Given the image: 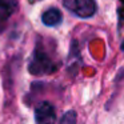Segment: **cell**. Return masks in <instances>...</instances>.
I'll list each match as a JSON object with an SVG mask.
<instances>
[{"instance_id":"obj_7","label":"cell","mask_w":124,"mask_h":124,"mask_svg":"<svg viewBox=\"0 0 124 124\" xmlns=\"http://www.w3.org/2000/svg\"><path fill=\"white\" fill-rule=\"evenodd\" d=\"M121 51H123V54H124V40H123V43H121Z\"/></svg>"},{"instance_id":"obj_1","label":"cell","mask_w":124,"mask_h":124,"mask_svg":"<svg viewBox=\"0 0 124 124\" xmlns=\"http://www.w3.org/2000/svg\"><path fill=\"white\" fill-rule=\"evenodd\" d=\"M31 73L33 75H44V73H52L56 70L55 63L49 59V56L41 49H35L32 60L28 67Z\"/></svg>"},{"instance_id":"obj_6","label":"cell","mask_w":124,"mask_h":124,"mask_svg":"<svg viewBox=\"0 0 124 124\" xmlns=\"http://www.w3.org/2000/svg\"><path fill=\"white\" fill-rule=\"evenodd\" d=\"M75 121H76V113L71 111V112L65 113V115L63 116L60 124H75Z\"/></svg>"},{"instance_id":"obj_3","label":"cell","mask_w":124,"mask_h":124,"mask_svg":"<svg viewBox=\"0 0 124 124\" xmlns=\"http://www.w3.org/2000/svg\"><path fill=\"white\" fill-rule=\"evenodd\" d=\"M79 17L88 19L96 14V1L95 0H73V6L70 7Z\"/></svg>"},{"instance_id":"obj_2","label":"cell","mask_w":124,"mask_h":124,"mask_svg":"<svg viewBox=\"0 0 124 124\" xmlns=\"http://www.w3.org/2000/svg\"><path fill=\"white\" fill-rule=\"evenodd\" d=\"M36 123L38 124H56V113L51 103L43 101L36 107Z\"/></svg>"},{"instance_id":"obj_5","label":"cell","mask_w":124,"mask_h":124,"mask_svg":"<svg viewBox=\"0 0 124 124\" xmlns=\"http://www.w3.org/2000/svg\"><path fill=\"white\" fill-rule=\"evenodd\" d=\"M17 8V0H0V22H6Z\"/></svg>"},{"instance_id":"obj_8","label":"cell","mask_w":124,"mask_h":124,"mask_svg":"<svg viewBox=\"0 0 124 124\" xmlns=\"http://www.w3.org/2000/svg\"><path fill=\"white\" fill-rule=\"evenodd\" d=\"M120 1H123V3H124V0H120Z\"/></svg>"},{"instance_id":"obj_4","label":"cell","mask_w":124,"mask_h":124,"mask_svg":"<svg viewBox=\"0 0 124 124\" xmlns=\"http://www.w3.org/2000/svg\"><path fill=\"white\" fill-rule=\"evenodd\" d=\"M41 22L47 27H56L63 22V15L57 8H48L41 15Z\"/></svg>"}]
</instances>
